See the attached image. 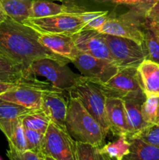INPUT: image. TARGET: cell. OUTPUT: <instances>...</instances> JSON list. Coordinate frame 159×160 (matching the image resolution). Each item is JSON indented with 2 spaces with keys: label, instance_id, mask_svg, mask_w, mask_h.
Listing matches in <instances>:
<instances>
[{
  "label": "cell",
  "instance_id": "cell-1",
  "mask_svg": "<svg viewBox=\"0 0 159 160\" xmlns=\"http://www.w3.org/2000/svg\"><path fill=\"white\" fill-rule=\"evenodd\" d=\"M33 28L7 17L0 23V56L26 70L34 61L50 58L67 64L70 61L55 55L39 42Z\"/></svg>",
  "mask_w": 159,
  "mask_h": 160
},
{
  "label": "cell",
  "instance_id": "cell-2",
  "mask_svg": "<svg viewBox=\"0 0 159 160\" xmlns=\"http://www.w3.org/2000/svg\"><path fill=\"white\" fill-rule=\"evenodd\" d=\"M65 127L76 142L96 147L104 145L106 134L96 119L75 98H69Z\"/></svg>",
  "mask_w": 159,
  "mask_h": 160
},
{
  "label": "cell",
  "instance_id": "cell-3",
  "mask_svg": "<svg viewBox=\"0 0 159 160\" xmlns=\"http://www.w3.org/2000/svg\"><path fill=\"white\" fill-rule=\"evenodd\" d=\"M154 1L155 0H142L126 13L118 17L110 15L98 31L129 38L141 45L143 25L147 20V11Z\"/></svg>",
  "mask_w": 159,
  "mask_h": 160
},
{
  "label": "cell",
  "instance_id": "cell-4",
  "mask_svg": "<svg viewBox=\"0 0 159 160\" xmlns=\"http://www.w3.org/2000/svg\"><path fill=\"white\" fill-rule=\"evenodd\" d=\"M69 98L79 100L84 107L96 119L106 135L110 132L106 114V96L101 87L80 74L76 84L66 91Z\"/></svg>",
  "mask_w": 159,
  "mask_h": 160
},
{
  "label": "cell",
  "instance_id": "cell-5",
  "mask_svg": "<svg viewBox=\"0 0 159 160\" xmlns=\"http://www.w3.org/2000/svg\"><path fill=\"white\" fill-rule=\"evenodd\" d=\"M44 77L59 90L66 92L73 87L80 75L73 73L67 64L50 58H42L34 61L24 70V77Z\"/></svg>",
  "mask_w": 159,
  "mask_h": 160
},
{
  "label": "cell",
  "instance_id": "cell-6",
  "mask_svg": "<svg viewBox=\"0 0 159 160\" xmlns=\"http://www.w3.org/2000/svg\"><path fill=\"white\" fill-rule=\"evenodd\" d=\"M44 90H58L50 83L39 81L37 77H26L20 84L0 95L2 99L33 110H40Z\"/></svg>",
  "mask_w": 159,
  "mask_h": 160
},
{
  "label": "cell",
  "instance_id": "cell-7",
  "mask_svg": "<svg viewBox=\"0 0 159 160\" xmlns=\"http://www.w3.org/2000/svg\"><path fill=\"white\" fill-rule=\"evenodd\" d=\"M42 154L56 160H78L76 142L61 128L50 123L44 137Z\"/></svg>",
  "mask_w": 159,
  "mask_h": 160
},
{
  "label": "cell",
  "instance_id": "cell-8",
  "mask_svg": "<svg viewBox=\"0 0 159 160\" xmlns=\"http://www.w3.org/2000/svg\"><path fill=\"white\" fill-rule=\"evenodd\" d=\"M23 24L33 28L40 34L73 35L87 28L85 23L78 18L76 14H61L41 18H30Z\"/></svg>",
  "mask_w": 159,
  "mask_h": 160
},
{
  "label": "cell",
  "instance_id": "cell-9",
  "mask_svg": "<svg viewBox=\"0 0 159 160\" xmlns=\"http://www.w3.org/2000/svg\"><path fill=\"white\" fill-rule=\"evenodd\" d=\"M104 38L114 62L120 69L137 68L145 59L143 48L134 41L106 34Z\"/></svg>",
  "mask_w": 159,
  "mask_h": 160
},
{
  "label": "cell",
  "instance_id": "cell-10",
  "mask_svg": "<svg viewBox=\"0 0 159 160\" xmlns=\"http://www.w3.org/2000/svg\"><path fill=\"white\" fill-rule=\"evenodd\" d=\"M71 62L82 76L99 84H105L121 70L114 62L81 52Z\"/></svg>",
  "mask_w": 159,
  "mask_h": 160
},
{
  "label": "cell",
  "instance_id": "cell-11",
  "mask_svg": "<svg viewBox=\"0 0 159 160\" xmlns=\"http://www.w3.org/2000/svg\"><path fill=\"white\" fill-rule=\"evenodd\" d=\"M106 98H121L131 92L143 90L137 68H123L108 82L99 84Z\"/></svg>",
  "mask_w": 159,
  "mask_h": 160
},
{
  "label": "cell",
  "instance_id": "cell-12",
  "mask_svg": "<svg viewBox=\"0 0 159 160\" xmlns=\"http://www.w3.org/2000/svg\"><path fill=\"white\" fill-rule=\"evenodd\" d=\"M72 36L79 52L114 62L104 38V34L96 30L86 28Z\"/></svg>",
  "mask_w": 159,
  "mask_h": 160
},
{
  "label": "cell",
  "instance_id": "cell-13",
  "mask_svg": "<svg viewBox=\"0 0 159 160\" xmlns=\"http://www.w3.org/2000/svg\"><path fill=\"white\" fill-rule=\"evenodd\" d=\"M64 93L65 92L60 90H44L41 110L50 119L51 123L67 131L65 120L68 101Z\"/></svg>",
  "mask_w": 159,
  "mask_h": 160
},
{
  "label": "cell",
  "instance_id": "cell-14",
  "mask_svg": "<svg viewBox=\"0 0 159 160\" xmlns=\"http://www.w3.org/2000/svg\"><path fill=\"white\" fill-rule=\"evenodd\" d=\"M146 98V95L142 90L131 92L123 98L129 128L128 139L137 137V134L149 126L142 117V106Z\"/></svg>",
  "mask_w": 159,
  "mask_h": 160
},
{
  "label": "cell",
  "instance_id": "cell-15",
  "mask_svg": "<svg viewBox=\"0 0 159 160\" xmlns=\"http://www.w3.org/2000/svg\"><path fill=\"white\" fill-rule=\"evenodd\" d=\"M38 39L41 44L45 48L70 62L74 60L79 53V50L75 45L72 35L58 34H40Z\"/></svg>",
  "mask_w": 159,
  "mask_h": 160
},
{
  "label": "cell",
  "instance_id": "cell-16",
  "mask_svg": "<svg viewBox=\"0 0 159 160\" xmlns=\"http://www.w3.org/2000/svg\"><path fill=\"white\" fill-rule=\"evenodd\" d=\"M105 109L110 132L117 137L127 138L129 128L123 99L107 98Z\"/></svg>",
  "mask_w": 159,
  "mask_h": 160
},
{
  "label": "cell",
  "instance_id": "cell-17",
  "mask_svg": "<svg viewBox=\"0 0 159 160\" xmlns=\"http://www.w3.org/2000/svg\"><path fill=\"white\" fill-rule=\"evenodd\" d=\"M137 71L146 96H159V63L144 59Z\"/></svg>",
  "mask_w": 159,
  "mask_h": 160
},
{
  "label": "cell",
  "instance_id": "cell-18",
  "mask_svg": "<svg viewBox=\"0 0 159 160\" xmlns=\"http://www.w3.org/2000/svg\"><path fill=\"white\" fill-rule=\"evenodd\" d=\"M83 10L84 9L78 6L57 4L48 0H33L30 18H41L61 14H77Z\"/></svg>",
  "mask_w": 159,
  "mask_h": 160
},
{
  "label": "cell",
  "instance_id": "cell-19",
  "mask_svg": "<svg viewBox=\"0 0 159 160\" xmlns=\"http://www.w3.org/2000/svg\"><path fill=\"white\" fill-rule=\"evenodd\" d=\"M141 46L145 59L159 63V23L147 18L143 25Z\"/></svg>",
  "mask_w": 159,
  "mask_h": 160
},
{
  "label": "cell",
  "instance_id": "cell-20",
  "mask_svg": "<svg viewBox=\"0 0 159 160\" xmlns=\"http://www.w3.org/2000/svg\"><path fill=\"white\" fill-rule=\"evenodd\" d=\"M129 151L122 160H159V148L134 138L129 139Z\"/></svg>",
  "mask_w": 159,
  "mask_h": 160
},
{
  "label": "cell",
  "instance_id": "cell-21",
  "mask_svg": "<svg viewBox=\"0 0 159 160\" xmlns=\"http://www.w3.org/2000/svg\"><path fill=\"white\" fill-rule=\"evenodd\" d=\"M2 7L8 17L23 23L31 15L33 0H0Z\"/></svg>",
  "mask_w": 159,
  "mask_h": 160
},
{
  "label": "cell",
  "instance_id": "cell-22",
  "mask_svg": "<svg viewBox=\"0 0 159 160\" xmlns=\"http://www.w3.org/2000/svg\"><path fill=\"white\" fill-rule=\"evenodd\" d=\"M24 78L23 67L0 56V81L20 84Z\"/></svg>",
  "mask_w": 159,
  "mask_h": 160
},
{
  "label": "cell",
  "instance_id": "cell-23",
  "mask_svg": "<svg viewBox=\"0 0 159 160\" xmlns=\"http://www.w3.org/2000/svg\"><path fill=\"white\" fill-rule=\"evenodd\" d=\"M21 121L24 128L34 130L44 134L46 133L51 123L50 119L41 109L23 116L21 118Z\"/></svg>",
  "mask_w": 159,
  "mask_h": 160
},
{
  "label": "cell",
  "instance_id": "cell-24",
  "mask_svg": "<svg viewBox=\"0 0 159 160\" xmlns=\"http://www.w3.org/2000/svg\"><path fill=\"white\" fill-rule=\"evenodd\" d=\"M129 145L130 143L129 139L122 136L114 142L104 145L100 148V150L112 160H122L129 153Z\"/></svg>",
  "mask_w": 159,
  "mask_h": 160
},
{
  "label": "cell",
  "instance_id": "cell-25",
  "mask_svg": "<svg viewBox=\"0 0 159 160\" xmlns=\"http://www.w3.org/2000/svg\"><path fill=\"white\" fill-rule=\"evenodd\" d=\"M36 110L27 109L16 103L6 101L0 97V122L21 118Z\"/></svg>",
  "mask_w": 159,
  "mask_h": 160
},
{
  "label": "cell",
  "instance_id": "cell-26",
  "mask_svg": "<svg viewBox=\"0 0 159 160\" xmlns=\"http://www.w3.org/2000/svg\"><path fill=\"white\" fill-rule=\"evenodd\" d=\"M76 15L85 23L87 28L96 31H98L110 17L108 11L83 10Z\"/></svg>",
  "mask_w": 159,
  "mask_h": 160
},
{
  "label": "cell",
  "instance_id": "cell-27",
  "mask_svg": "<svg viewBox=\"0 0 159 160\" xmlns=\"http://www.w3.org/2000/svg\"><path fill=\"white\" fill-rule=\"evenodd\" d=\"M21 118L18 119L16 121L13 128L6 138L9 142V147L19 152H24L27 150V148L24 134V128L22 124Z\"/></svg>",
  "mask_w": 159,
  "mask_h": 160
},
{
  "label": "cell",
  "instance_id": "cell-28",
  "mask_svg": "<svg viewBox=\"0 0 159 160\" xmlns=\"http://www.w3.org/2000/svg\"><path fill=\"white\" fill-rule=\"evenodd\" d=\"M142 117L148 125L159 124V96L147 97L142 106Z\"/></svg>",
  "mask_w": 159,
  "mask_h": 160
},
{
  "label": "cell",
  "instance_id": "cell-29",
  "mask_svg": "<svg viewBox=\"0 0 159 160\" xmlns=\"http://www.w3.org/2000/svg\"><path fill=\"white\" fill-rule=\"evenodd\" d=\"M76 148L78 160H112L99 147L76 142Z\"/></svg>",
  "mask_w": 159,
  "mask_h": 160
},
{
  "label": "cell",
  "instance_id": "cell-30",
  "mask_svg": "<svg viewBox=\"0 0 159 160\" xmlns=\"http://www.w3.org/2000/svg\"><path fill=\"white\" fill-rule=\"evenodd\" d=\"M24 134L27 150L42 154V145H43L45 134L38 131L26 129V128H24Z\"/></svg>",
  "mask_w": 159,
  "mask_h": 160
},
{
  "label": "cell",
  "instance_id": "cell-31",
  "mask_svg": "<svg viewBox=\"0 0 159 160\" xmlns=\"http://www.w3.org/2000/svg\"><path fill=\"white\" fill-rule=\"evenodd\" d=\"M135 138L159 148V124L149 125Z\"/></svg>",
  "mask_w": 159,
  "mask_h": 160
},
{
  "label": "cell",
  "instance_id": "cell-32",
  "mask_svg": "<svg viewBox=\"0 0 159 160\" xmlns=\"http://www.w3.org/2000/svg\"><path fill=\"white\" fill-rule=\"evenodd\" d=\"M6 156L9 160H45L43 154L34 152L30 150L19 152L10 147L6 151Z\"/></svg>",
  "mask_w": 159,
  "mask_h": 160
},
{
  "label": "cell",
  "instance_id": "cell-33",
  "mask_svg": "<svg viewBox=\"0 0 159 160\" xmlns=\"http://www.w3.org/2000/svg\"><path fill=\"white\" fill-rule=\"evenodd\" d=\"M147 18L159 23V0H155L147 9Z\"/></svg>",
  "mask_w": 159,
  "mask_h": 160
},
{
  "label": "cell",
  "instance_id": "cell-34",
  "mask_svg": "<svg viewBox=\"0 0 159 160\" xmlns=\"http://www.w3.org/2000/svg\"><path fill=\"white\" fill-rule=\"evenodd\" d=\"M17 83H9L0 81V95L18 85Z\"/></svg>",
  "mask_w": 159,
  "mask_h": 160
},
{
  "label": "cell",
  "instance_id": "cell-35",
  "mask_svg": "<svg viewBox=\"0 0 159 160\" xmlns=\"http://www.w3.org/2000/svg\"><path fill=\"white\" fill-rule=\"evenodd\" d=\"M7 17V15H6V12H4V10H3L2 7L1 2H0V23H2L4 20H6Z\"/></svg>",
  "mask_w": 159,
  "mask_h": 160
},
{
  "label": "cell",
  "instance_id": "cell-36",
  "mask_svg": "<svg viewBox=\"0 0 159 160\" xmlns=\"http://www.w3.org/2000/svg\"><path fill=\"white\" fill-rule=\"evenodd\" d=\"M45 160H56V159H55L54 158L51 157V156H45Z\"/></svg>",
  "mask_w": 159,
  "mask_h": 160
},
{
  "label": "cell",
  "instance_id": "cell-37",
  "mask_svg": "<svg viewBox=\"0 0 159 160\" xmlns=\"http://www.w3.org/2000/svg\"><path fill=\"white\" fill-rule=\"evenodd\" d=\"M55 1H64V0H55Z\"/></svg>",
  "mask_w": 159,
  "mask_h": 160
},
{
  "label": "cell",
  "instance_id": "cell-38",
  "mask_svg": "<svg viewBox=\"0 0 159 160\" xmlns=\"http://www.w3.org/2000/svg\"><path fill=\"white\" fill-rule=\"evenodd\" d=\"M0 160H2V158H1V157H0Z\"/></svg>",
  "mask_w": 159,
  "mask_h": 160
}]
</instances>
